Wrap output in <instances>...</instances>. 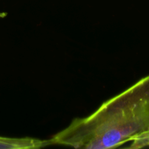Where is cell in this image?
Returning <instances> with one entry per match:
<instances>
[{
  "label": "cell",
  "mask_w": 149,
  "mask_h": 149,
  "mask_svg": "<svg viewBox=\"0 0 149 149\" xmlns=\"http://www.w3.org/2000/svg\"><path fill=\"white\" fill-rule=\"evenodd\" d=\"M52 145L51 140L33 138H8L0 136V149L40 148Z\"/></svg>",
  "instance_id": "2"
},
{
  "label": "cell",
  "mask_w": 149,
  "mask_h": 149,
  "mask_svg": "<svg viewBox=\"0 0 149 149\" xmlns=\"http://www.w3.org/2000/svg\"><path fill=\"white\" fill-rule=\"evenodd\" d=\"M130 142L132 143L130 148H141L149 147V130L137 135Z\"/></svg>",
  "instance_id": "3"
},
{
  "label": "cell",
  "mask_w": 149,
  "mask_h": 149,
  "mask_svg": "<svg viewBox=\"0 0 149 149\" xmlns=\"http://www.w3.org/2000/svg\"><path fill=\"white\" fill-rule=\"evenodd\" d=\"M149 130V75L104 102L89 116L74 119L52 137V144L106 149L130 142Z\"/></svg>",
  "instance_id": "1"
}]
</instances>
